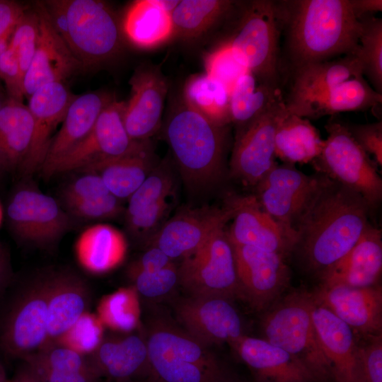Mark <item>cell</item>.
I'll return each mask as SVG.
<instances>
[{
	"label": "cell",
	"instance_id": "21",
	"mask_svg": "<svg viewBox=\"0 0 382 382\" xmlns=\"http://www.w3.org/2000/svg\"><path fill=\"white\" fill-rule=\"evenodd\" d=\"M314 301L349 326L354 332L367 337L382 335V288L319 285L311 291Z\"/></svg>",
	"mask_w": 382,
	"mask_h": 382
},
{
	"label": "cell",
	"instance_id": "38",
	"mask_svg": "<svg viewBox=\"0 0 382 382\" xmlns=\"http://www.w3.org/2000/svg\"><path fill=\"white\" fill-rule=\"evenodd\" d=\"M230 0H182L171 13L173 35L194 40L204 35L233 11Z\"/></svg>",
	"mask_w": 382,
	"mask_h": 382
},
{
	"label": "cell",
	"instance_id": "12",
	"mask_svg": "<svg viewBox=\"0 0 382 382\" xmlns=\"http://www.w3.org/2000/svg\"><path fill=\"white\" fill-rule=\"evenodd\" d=\"M286 110L285 100H283L236 132L229 172L233 178L243 185L254 188L277 163L275 133Z\"/></svg>",
	"mask_w": 382,
	"mask_h": 382
},
{
	"label": "cell",
	"instance_id": "22",
	"mask_svg": "<svg viewBox=\"0 0 382 382\" xmlns=\"http://www.w3.org/2000/svg\"><path fill=\"white\" fill-rule=\"evenodd\" d=\"M34 6L40 16V37L32 62L24 74L23 94L27 98L42 86L66 82L83 71L53 26L42 1H37Z\"/></svg>",
	"mask_w": 382,
	"mask_h": 382
},
{
	"label": "cell",
	"instance_id": "56",
	"mask_svg": "<svg viewBox=\"0 0 382 382\" xmlns=\"http://www.w3.org/2000/svg\"><path fill=\"white\" fill-rule=\"evenodd\" d=\"M16 369L10 382H43L35 371L25 361Z\"/></svg>",
	"mask_w": 382,
	"mask_h": 382
},
{
	"label": "cell",
	"instance_id": "46",
	"mask_svg": "<svg viewBox=\"0 0 382 382\" xmlns=\"http://www.w3.org/2000/svg\"><path fill=\"white\" fill-rule=\"evenodd\" d=\"M204 68L206 74L224 83L230 91L236 80L248 71L226 43L207 55Z\"/></svg>",
	"mask_w": 382,
	"mask_h": 382
},
{
	"label": "cell",
	"instance_id": "34",
	"mask_svg": "<svg viewBox=\"0 0 382 382\" xmlns=\"http://www.w3.org/2000/svg\"><path fill=\"white\" fill-rule=\"evenodd\" d=\"M295 71L286 104L317 96L345 81L364 76L361 64L354 54L307 64Z\"/></svg>",
	"mask_w": 382,
	"mask_h": 382
},
{
	"label": "cell",
	"instance_id": "10",
	"mask_svg": "<svg viewBox=\"0 0 382 382\" xmlns=\"http://www.w3.org/2000/svg\"><path fill=\"white\" fill-rule=\"evenodd\" d=\"M179 285L194 297L241 299L234 249L226 225L216 230L178 267Z\"/></svg>",
	"mask_w": 382,
	"mask_h": 382
},
{
	"label": "cell",
	"instance_id": "37",
	"mask_svg": "<svg viewBox=\"0 0 382 382\" xmlns=\"http://www.w3.org/2000/svg\"><path fill=\"white\" fill-rule=\"evenodd\" d=\"M122 29L134 45L141 48L156 47L173 36L171 13L156 0L134 1L126 13Z\"/></svg>",
	"mask_w": 382,
	"mask_h": 382
},
{
	"label": "cell",
	"instance_id": "15",
	"mask_svg": "<svg viewBox=\"0 0 382 382\" xmlns=\"http://www.w3.org/2000/svg\"><path fill=\"white\" fill-rule=\"evenodd\" d=\"M6 214L16 238L40 247L58 241L70 226L67 214L53 197L30 188L13 193Z\"/></svg>",
	"mask_w": 382,
	"mask_h": 382
},
{
	"label": "cell",
	"instance_id": "5",
	"mask_svg": "<svg viewBox=\"0 0 382 382\" xmlns=\"http://www.w3.org/2000/svg\"><path fill=\"white\" fill-rule=\"evenodd\" d=\"M51 22L82 70L115 57L122 49V27L113 11L97 0L42 1Z\"/></svg>",
	"mask_w": 382,
	"mask_h": 382
},
{
	"label": "cell",
	"instance_id": "57",
	"mask_svg": "<svg viewBox=\"0 0 382 382\" xmlns=\"http://www.w3.org/2000/svg\"><path fill=\"white\" fill-rule=\"evenodd\" d=\"M11 269L9 257L5 250L0 245V293L9 282Z\"/></svg>",
	"mask_w": 382,
	"mask_h": 382
},
{
	"label": "cell",
	"instance_id": "58",
	"mask_svg": "<svg viewBox=\"0 0 382 382\" xmlns=\"http://www.w3.org/2000/svg\"><path fill=\"white\" fill-rule=\"evenodd\" d=\"M6 98H7V95H5L4 93V91L1 87V85H0V112H1V110L6 100Z\"/></svg>",
	"mask_w": 382,
	"mask_h": 382
},
{
	"label": "cell",
	"instance_id": "48",
	"mask_svg": "<svg viewBox=\"0 0 382 382\" xmlns=\"http://www.w3.org/2000/svg\"><path fill=\"white\" fill-rule=\"evenodd\" d=\"M364 339L359 343L363 381L382 382V335Z\"/></svg>",
	"mask_w": 382,
	"mask_h": 382
},
{
	"label": "cell",
	"instance_id": "50",
	"mask_svg": "<svg viewBox=\"0 0 382 382\" xmlns=\"http://www.w3.org/2000/svg\"><path fill=\"white\" fill-rule=\"evenodd\" d=\"M110 193L102 178L96 173L88 172L77 178L64 190L63 199L65 205L90 199Z\"/></svg>",
	"mask_w": 382,
	"mask_h": 382
},
{
	"label": "cell",
	"instance_id": "51",
	"mask_svg": "<svg viewBox=\"0 0 382 382\" xmlns=\"http://www.w3.org/2000/svg\"><path fill=\"white\" fill-rule=\"evenodd\" d=\"M23 78L18 58L8 46L0 56V79L4 83L8 97L23 101Z\"/></svg>",
	"mask_w": 382,
	"mask_h": 382
},
{
	"label": "cell",
	"instance_id": "55",
	"mask_svg": "<svg viewBox=\"0 0 382 382\" xmlns=\"http://www.w3.org/2000/svg\"><path fill=\"white\" fill-rule=\"evenodd\" d=\"M352 9L358 18L382 11L381 0H350Z\"/></svg>",
	"mask_w": 382,
	"mask_h": 382
},
{
	"label": "cell",
	"instance_id": "41",
	"mask_svg": "<svg viewBox=\"0 0 382 382\" xmlns=\"http://www.w3.org/2000/svg\"><path fill=\"white\" fill-rule=\"evenodd\" d=\"M360 20L361 32L354 55L361 64L363 75L369 78L374 89L382 94V19L366 15Z\"/></svg>",
	"mask_w": 382,
	"mask_h": 382
},
{
	"label": "cell",
	"instance_id": "49",
	"mask_svg": "<svg viewBox=\"0 0 382 382\" xmlns=\"http://www.w3.org/2000/svg\"><path fill=\"white\" fill-rule=\"evenodd\" d=\"M346 125L359 146L374 158L373 161L378 167H381L382 122Z\"/></svg>",
	"mask_w": 382,
	"mask_h": 382
},
{
	"label": "cell",
	"instance_id": "31",
	"mask_svg": "<svg viewBox=\"0 0 382 382\" xmlns=\"http://www.w3.org/2000/svg\"><path fill=\"white\" fill-rule=\"evenodd\" d=\"M112 93L96 91L76 95L62 126L53 137L41 171L82 141L93 128L100 114L114 99Z\"/></svg>",
	"mask_w": 382,
	"mask_h": 382
},
{
	"label": "cell",
	"instance_id": "60",
	"mask_svg": "<svg viewBox=\"0 0 382 382\" xmlns=\"http://www.w3.org/2000/svg\"><path fill=\"white\" fill-rule=\"evenodd\" d=\"M9 380H7L4 374V371L2 367L0 365V382H9Z\"/></svg>",
	"mask_w": 382,
	"mask_h": 382
},
{
	"label": "cell",
	"instance_id": "59",
	"mask_svg": "<svg viewBox=\"0 0 382 382\" xmlns=\"http://www.w3.org/2000/svg\"><path fill=\"white\" fill-rule=\"evenodd\" d=\"M118 382H153L149 378H141V379H131V380H127V381H118Z\"/></svg>",
	"mask_w": 382,
	"mask_h": 382
},
{
	"label": "cell",
	"instance_id": "24",
	"mask_svg": "<svg viewBox=\"0 0 382 382\" xmlns=\"http://www.w3.org/2000/svg\"><path fill=\"white\" fill-rule=\"evenodd\" d=\"M312 317L332 379L335 382H364L359 345L352 328L314 299Z\"/></svg>",
	"mask_w": 382,
	"mask_h": 382
},
{
	"label": "cell",
	"instance_id": "25",
	"mask_svg": "<svg viewBox=\"0 0 382 382\" xmlns=\"http://www.w3.org/2000/svg\"><path fill=\"white\" fill-rule=\"evenodd\" d=\"M86 359L99 378L106 377L118 382L150 378L146 337L140 333L104 336Z\"/></svg>",
	"mask_w": 382,
	"mask_h": 382
},
{
	"label": "cell",
	"instance_id": "61",
	"mask_svg": "<svg viewBox=\"0 0 382 382\" xmlns=\"http://www.w3.org/2000/svg\"><path fill=\"white\" fill-rule=\"evenodd\" d=\"M3 219H4V211H3V207L0 202V226L2 224Z\"/></svg>",
	"mask_w": 382,
	"mask_h": 382
},
{
	"label": "cell",
	"instance_id": "2",
	"mask_svg": "<svg viewBox=\"0 0 382 382\" xmlns=\"http://www.w3.org/2000/svg\"><path fill=\"white\" fill-rule=\"evenodd\" d=\"M277 6L295 69L357 51L362 25L350 0L279 1Z\"/></svg>",
	"mask_w": 382,
	"mask_h": 382
},
{
	"label": "cell",
	"instance_id": "40",
	"mask_svg": "<svg viewBox=\"0 0 382 382\" xmlns=\"http://www.w3.org/2000/svg\"><path fill=\"white\" fill-rule=\"evenodd\" d=\"M139 294L132 286L123 287L105 296L97 307V316L105 328L129 333L140 322Z\"/></svg>",
	"mask_w": 382,
	"mask_h": 382
},
{
	"label": "cell",
	"instance_id": "44",
	"mask_svg": "<svg viewBox=\"0 0 382 382\" xmlns=\"http://www.w3.org/2000/svg\"><path fill=\"white\" fill-rule=\"evenodd\" d=\"M103 323L96 314L85 313L66 332L55 340L61 345L83 355L91 354L104 337Z\"/></svg>",
	"mask_w": 382,
	"mask_h": 382
},
{
	"label": "cell",
	"instance_id": "39",
	"mask_svg": "<svg viewBox=\"0 0 382 382\" xmlns=\"http://www.w3.org/2000/svg\"><path fill=\"white\" fill-rule=\"evenodd\" d=\"M230 90L206 74L191 76L186 81L182 98L195 110L214 124L226 127L229 123Z\"/></svg>",
	"mask_w": 382,
	"mask_h": 382
},
{
	"label": "cell",
	"instance_id": "26",
	"mask_svg": "<svg viewBox=\"0 0 382 382\" xmlns=\"http://www.w3.org/2000/svg\"><path fill=\"white\" fill-rule=\"evenodd\" d=\"M229 345L257 382H318L293 356L263 338L245 335Z\"/></svg>",
	"mask_w": 382,
	"mask_h": 382
},
{
	"label": "cell",
	"instance_id": "8",
	"mask_svg": "<svg viewBox=\"0 0 382 382\" xmlns=\"http://www.w3.org/2000/svg\"><path fill=\"white\" fill-rule=\"evenodd\" d=\"M320 154L311 163L323 174L359 193L371 209L382 201V179L373 159L359 146L346 125L329 120Z\"/></svg>",
	"mask_w": 382,
	"mask_h": 382
},
{
	"label": "cell",
	"instance_id": "20",
	"mask_svg": "<svg viewBox=\"0 0 382 382\" xmlns=\"http://www.w3.org/2000/svg\"><path fill=\"white\" fill-rule=\"evenodd\" d=\"M129 83L131 96L123 115L126 131L134 141L150 140L161 127L168 81L159 66L144 64Z\"/></svg>",
	"mask_w": 382,
	"mask_h": 382
},
{
	"label": "cell",
	"instance_id": "6",
	"mask_svg": "<svg viewBox=\"0 0 382 382\" xmlns=\"http://www.w3.org/2000/svg\"><path fill=\"white\" fill-rule=\"evenodd\" d=\"M313 304L306 290L281 296L264 311L260 328L263 339L293 356L318 382H328L332 377L314 326Z\"/></svg>",
	"mask_w": 382,
	"mask_h": 382
},
{
	"label": "cell",
	"instance_id": "13",
	"mask_svg": "<svg viewBox=\"0 0 382 382\" xmlns=\"http://www.w3.org/2000/svg\"><path fill=\"white\" fill-rule=\"evenodd\" d=\"M241 300L265 311L288 287L291 279L286 257L257 248L233 245Z\"/></svg>",
	"mask_w": 382,
	"mask_h": 382
},
{
	"label": "cell",
	"instance_id": "1",
	"mask_svg": "<svg viewBox=\"0 0 382 382\" xmlns=\"http://www.w3.org/2000/svg\"><path fill=\"white\" fill-rule=\"evenodd\" d=\"M371 209L357 192L321 174L296 221L291 255L318 279L345 256L369 224Z\"/></svg>",
	"mask_w": 382,
	"mask_h": 382
},
{
	"label": "cell",
	"instance_id": "47",
	"mask_svg": "<svg viewBox=\"0 0 382 382\" xmlns=\"http://www.w3.org/2000/svg\"><path fill=\"white\" fill-rule=\"evenodd\" d=\"M76 216L88 220L112 219L124 212L121 199L112 193L66 205Z\"/></svg>",
	"mask_w": 382,
	"mask_h": 382
},
{
	"label": "cell",
	"instance_id": "18",
	"mask_svg": "<svg viewBox=\"0 0 382 382\" xmlns=\"http://www.w3.org/2000/svg\"><path fill=\"white\" fill-rule=\"evenodd\" d=\"M231 210L202 206L183 207L170 217L149 244L170 259H184L199 249L219 228L231 219Z\"/></svg>",
	"mask_w": 382,
	"mask_h": 382
},
{
	"label": "cell",
	"instance_id": "27",
	"mask_svg": "<svg viewBox=\"0 0 382 382\" xmlns=\"http://www.w3.org/2000/svg\"><path fill=\"white\" fill-rule=\"evenodd\" d=\"M382 273V233L370 223L340 260L318 278L319 285L366 287L378 284Z\"/></svg>",
	"mask_w": 382,
	"mask_h": 382
},
{
	"label": "cell",
	"instance_id": "9",
	"mask_svg": "<svg viewBox=\"0 0 382 382\" xmlns=\"http://www.w3.org/2000/svg\"><path fill=\"white\" fill-rule=\"evenodd\" d=\"M50 273L35 277L14 296L0 320V349L23 359L48 342L47 302Z\"/></svg>",
	"mask_w": 382,
	"mask_h": 382
},
{
	"label": "cell",
	"instance_id": "45",
	"mask_svg": "<svg viewBox=\"0 0 382 382\" xmlns=\"http://www.w3.org/2000/svg\"><path fill=\"white\" fill-rule=\"evenodd\" d=\"M138 294L147 299L167 295L179 285L178 267L175 263L154 272H127Z\"/></svg>",
	"mask_w": 382,
	"mask_h": 382
},
{
	"label": "cell",
	"instance_id": "32",
	"mask_svg": "<svg viewBox=\"0 0 382 382\" xmlns=\"http://www.w3.org/2000/svg\"><path fill=\"white\" fill-rule=\"evenodd\" d=\"M127 242L123 233L105 224L91 226L76 239L74 252L81 267L89 273L108 272L124 261Z\"/></svg>",
	"mask_w": 382,
	"mask_h": 382
},
{
	"label": "cell",
	"instance_id": "52",
	"mask_svg": "<svg viewBox=\"0 0 382 382\" xmlns=\"http://www.w3.org/2000/svg\"><path fill=\"white\" fill-rule=\"evenodd\" d=\"M170 259L160 248L151 246L136 261L132 262L127 272H154L173 264Z\"/></svg>",
	"mask_w": 382,
	"mask_h": 382
},
{
	"label": "cell",
	"instance_id": "4",
	"mask_svg": "<svg viewBox=\"0 0 382 382\" xmlns=\"http://www.w3.org/2000/svg\"><path fill=\"white\" fill-rule=\"evenodd\" d=\"M153 382H242L210 347L164 319L146 333Z\"/></svg>",
	"mask_w": 382,
	"mask_h": 382
},
{
	"label": "cell",
	"instance_id": "17",
	"mask_svg": "<svg viewBox=\"0 0 382 382\" xmlns=\"http://www.w3.org/2000/svg\"><path fill=\"white\" fill-rule=\"evenodd\" d=\"M175 313L188 335L210 347L246 335L233 301L225 298L187 296L176 302Z\"/></svg>",
	"mask_w": 382,
	"mask_h": 382
},
{
	"label": "cell",
	"instance_id": "16",
	"mask_svg": "<svg viewBox=\"0 0 382 382\" xmlns=\"http://www.w3.org/2000/svg\"><path fill=\"white\" fill-rule=\"evenodd\" d=\"M320 178V173L306 175L292 164L277 163L254 187L253 195L272 219L294 235L293 224Z\"/></svg>",
	"mask_w": 382,
	"mask_h": 382
},
{
	"label": "cell",
	"instance_id": "54",
	"mask_svg": "<svg viewBox=\"0 0 382 382\" xmlns=\"http://www.w3.org/2000/svg\"><path fill=\"white\" fill-rule=\"evenodd\" d=\"M25 9L18 2L0 0V38L12 33Z\"/></svg>",
	"mask_w": 382,
	"mask_h": 382
},
{
	"label": "cell",
	"instance_id": "35",
	"mask_svg": "<svg viewBox=\"0 0 382 382\" xmlns=\"http://www.w3.org/2000/svg\"><path fill=\"white\" fill-rule=\"evenodd\" d=\"M283 100L279 86L248 71L236 80L230 92L231 123L236 131L243 129Z\"/></svg>",
	"mask_w": 382,
	"mask_h": 382
},
{
	"label": "cell",
	"instance_id": "7",
	"mask_svg": "<svg viewBox=\"0 0 382 382\" xmlns=\"http://www.w3.org/2000/svg\"><path fill=\"white\" fill-rule=\"evenodd\" d=\"M238 20L226 44L248 71L278 86L282 33L277 1L244 3Z\"/></svg>",
	"mask_w": 382,
	"mask_h": 382
},
{
	"label": "cell",
	"instance_id": "30",
	"mask_svg": "<svg viewBox=\"0 0 382 382\" xmlns=\"http://www.w3.org/2000/svg\"><path fill=\"white\" fill-rule=\"evenodd\" d=\"M151 140L140 141L129 152L93 164L83 170L98 174L120 199L129 198L158 165Z\"/></svg>",
	"mask_w": 382,
	"mask_h": 382
},
{
	"label": "cell",
	"instance_id": "36",
	"mask_svg": "<svg viewBox=\"0 0 382 382\" xmlns=\"http://www.w3.org/2000/svg\"><path fill=\"white\" fill-rule=\"evenodd\" d=\"M323 141L308 118L286 108L275 133V156L285 163H311L320 154Z\"/></svg>",
	"mask_w": 382,
	"mask_h": 382
},
{
	"label": "cell",
	"instance_id": "11",
	"mask_svg": "<svg viewBox=\"0 0 382 382\" xmlns=\"http://www.w3.org/2000/svg\"><path fill=\"white\" fill-rule=\"evenodd\" d=\"M125 102L114 98L100 114L89 134L67 153L41 172L49 178L80 170L100 161L122 156L140 142L127 134L123 120Z\"/></svg>",
	"mask_w": 382,
	"mask_h": 382
},
{
	"label": "cell",
	"instance_id": "3",
	"mask_svg": "<svg viewBox=\"0 0 382 382\" xmlns=\"http://www.w3.org/2000/svg\"><path fill=\"white\" fill-rule=\"evenodd\" d=\"M226 127L195 110L182 96L171 104L165 136L190 192H206L221 181L226 168Z\"/></svg>",
	"mask_w": 382,
	"mask_h": 382
},
{
	"label": "cell",
	"instance_id": "43",
	"mask_svg": "<svg viewBox=\"0 0 382 382\" xmlns=\"http://www.w3.org/2000/svg\"><path fill=\"white\" fill-rule=\"evenodd\" d=\"M40 37V16L34 6L26 8L16 24L9 40V47L15 52L23 75L28 70Z\"/></svg>",
	"mask_w": 382,
	"mask_h": 382
},
{
	"label": "cell",
	"instance_id": "29",
	"mask_svg": "<svg viewBox=\"0 0 382 382\" xmlns=\"http://www.w3.org/2000/svg\"><path fill=\"white\" fill-rule=\"evenodd\" d=\"M382 94L363 76L345 81L311 98L286 104L287 110L305 118H318L342 112L365 110L381 105Z\"/></svg>",
	"mask_w": 382,
	"mask_h": 382
},
{
	"label": "cell",
	"instance_id": "23",
	"mask_svg": "<svg viewBox=\"0 0 382 382\" xmlns=\"http://www.w3.org/2000/svg\"><path fill=\"white\" fill-rule=\"evenodd\" d=\"M76 96L65 82L56 81L42 86L28 98L27 106L33 117V129L30 150L21 173L30 175L41 170L53 138L52 133L62 122Z\"/></svg>",
	"mask_w": 382,
	"mask_h": 382
},
{
	"label": "cell",
	"instance_id": "14",
	"mask_svg": "<svg viewBox=\"0 0 382 382\" xmlns=\"http://www.w3.org/2000/svg\"><path fill=\"white\" fill-rule=\"evenodd\" d=\"M128 199L125 211L128 229L148 246L170 218L176 203L177 185L168 161L158 163Z\"/></svg>",
	"mask_w": 382,
	"mask_h": 382
},
{
	"label": "cell",
	"instance_id": "33",
	"mask_svg": "<svg viewBox=\"0 0 382 382\" xmlns=\"http://www.w3.org/2000/svg\"><path fill=\"white\" fill-rule=\"evenodd\" d=\"M33 129L28 106L7 96L0 112V175L21 172L30 150Z\"/></svg>",
	"mask_w": 382,
	"mask_h": 382
},
{
	"label": "cell",
	"instance_id": "42",
	"mask_svg": "<svg viewBox=\"0 0 382 382\" xmlns=\"http://www.w3.org/2000/svg\"><path fill=\"white\" fill-rule=\"evenodd\" d=\"M22 361L56 371L94 374L86 356L54 342L47 343L40 350L25 357Z\"/></svg>",
	"mask_w": 382,
	"mask_h": 382
},
{
	"label": "cell",
	"instance_id": "53",
	"mask_svg": "<svg viewBox=\"0 0 382 382\" xmlns=\"http://www.w3.org/2000/svg\"><path fill=\"white\" fill-rule=\"evenodd\" d=\"M27 364L35 371L43 382H98L99 380V378L93 373L60 372L36 364Z\"/></svg>",
	"mask_w": 382,
	"mask_h": 382
},
{
	"label": "cell",
	"instance_id": "19",
	"mask_svg": "<svg viewBox=\"0 0 382 382\" xmlns=\"http://www.w3.org/2000/svg\"><path fill=\"white\" fill-rule=\"evenodd\" d=\"M225 204L231 210L228 235L232 244L257 248L291 256L295 236L272 219L253 195H231Z\"/></svg>",
	"mask_w": 382,
	"mask_h": 382
},
{
	"label": "cell",
	"instance_id": "28",
	"mask_svg": "<svg viewBox=\"0 0 382 382\" xmlns=\"http://www.w3.org/2000/svg\"><path fill=\"white\" fill-rule=\"evenodd\" d=\"M90 303V289L81 277L70 271L50 273L47 343L66 332L88 311Z\"/></svg>",
	"mask_w": 382,
	"mask_h": 382
}]
</instances>
